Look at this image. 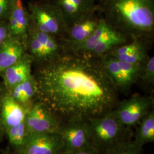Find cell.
Here are the masks:
<instances>
[{"label": "cell", "instance_id": "cell-1", "mask_svg": "<svg viewBox=\"0 0 154 154\" xmlns=\"http://www.w3.org/2000/svg\"><path fill=\"white\" fill-rule=\"evenodd\" d=\"M33 65L37 99L63 124L104 116L119 103L99 57L63 50L54 60Z\"/></svg>", "mask_w": 154, "mask_h": 154}, {"label": "cell", "instance_id": "cell-2", "mask_svg": "<svg viewBox=\"0 0 154 154\" xmlns=\"http://www.w3.org/2000/svg\"><path fill=\"white\" fill-rule=\"evenodd\" d=\"M97 11L111 26L131 39L152 42L154 0H97Z\"/></svg>", "mask_w": 154, "mask_h": 154}, {"label": "cell", "instance_id": "cell-3", "mask_svg": "<svg viewBox=\"0 0 154 154\" xmlns=\"http://www.w3.org/2000/svg\"><path fill=\"white\" fill-rule=\"evenodd\" d=\"M88 122L93 148L100 154L130 141V129L123 126L113 110L104 116L89 118Z\"/></svg>", "mask_w": 154, "mask_h": 154}, {"label": "cell", "instance_id": "cell-4", "mask_svg": "<svg viewBox=\"0 0 154 154\" xmlns=\"http://www.w3.org/2000/svg\"><path fill=\"white\" fill-rule=\"evenodd\" d=\"M26 8L33 28L59 40L64 38L67 26L57 6L49 0H35L29 2Z\"/></svg>", "mask_w": 154, "mask_h": 154}, {"label": "cell", "instance_id": "cell-5", "mask_svg": "<svg viewBox=\"0 0 154 154\" xmlns=\"http://www.w3.org/2000/svg\"><path fill=\"white\" fill-rule=\"evenodd\" d=\"M105 70L118 91L128 92L137 82L142 63H130L121 61L109 54L99 57Z\"/></svg>", "mask_w": 154, "mask_h": 154}, {"label": "cell", "instance_id": "cell-6", "mask_svg": "<svg viewBox=\"0 0 154 154\" xmlns=\"http://www.w3.org/2000/svg\"><path fill=\"white\" fill-rule=\"evenodd\" d=\"M26 136L59 133L63 123L42 102L37 100L28 109L25 119Z\"/></svg>", "mask_w": 154, "mask_h": 154}, {"label": "cell", "instance_id": "cell-7", "mask_svg": "<svg viewBox=\"0 0 154 154\" xmlns=\"http://www.w3.org/2000/svg\"><path fill=\"white\" fill-rule=\"evenodd\" d=\"M154 98L152 95H133L129 99L119 102L113 110L116 118L123 126L131 128L138 123L153 109Z\"/></svg>", "mask_w": 154, "mask_h": 154}, {"label": "cell", "instance_id": "cell-8", "mask_svg": "<svg viewBox=\"0 0 154 154\" xmlns=\"http://www.w3.org/2000/svg\"><path fill=\"white\" fill-rule=\"evenodd\" d=\"M59 133L63 140V151H75L93 147L87 120L67 122L63 125Z\"/></svg>", "mask_w": 154, "mask_h": 154}, {"label": "cell", "instance_id": "cell-9", "mask_svg": "<svg viewBox=\"0 0 154 154\" xmlns=\"http://www.w3.org/2000/svg\"><path fill=\"white\" fill-rule=\"evenodd\" d=\"M63 143L60 133H45L26 136L19 154H61Z\"/></svg>", "mask_w": 154, "mask_h": 154}, {"label": "cell", "instance_id": "cell-10", "mask_svg": "<svg viewBox=\"0 0 154 154\" xmlns=\"http://www.w3.org/2000/svg\"><path fill=\"white\" fill-rule=\"evenodd\" d=\"M102 16L94 11L67 27L64 38L60 39L63 50L78 44L88 38L98 27Z\"/></svg>", "mask_w": 154, "mask_h": 154}, {"label": "cell", "instance_id": "cell-11", "mask_svg": "<svg viewBox=\"0 0 154 154\" xmlns=\"http://www.w3.org/2000/svg\"><path fill=\"white\" fill-rule=\"evenodd\" d=\"M8 22L11 38L26 46L30 20L27 8L23 5L22 0H11Z\"/></svg>", "mask_w": 154, "mask_h": 154}, {"label": "cell", "instance_id": "cell-12", "mask_svg": "<svg viewBox=\"0 0 154 154\" xmlns=\"http://www.w3.org/2000/svg\"><path fill=\"white\" fill-rule=\"evenodd\" d=\"M61 11L67 27L97 11V0H49Z\"/></svg>", "mask_w": 154, "mask_h": 154}, {"label": "cell", "instance_id": "cell-13", "mask_svg": "<svg viewBox=\"0 0 154 154\" xmlns=\"http://www.w3.org/2000/svg\"><path fill=\"white\" fill-rule=\"evenodd\" d=\"M151 44L143 39H131L126 44L116 47L107 54L128 63H143L149 57V48Z\"/></svg>", "mask_w": 154, "mask_h": 154}, {"label": "cell", "instance_id": "cell-14", "mask_svg": "<svg viewBox=\"0 0 154 154\" xmlns=\"http://www.w3.org/2000/svg\"><path fill=\"white\" fill-rule=\"evenodd\" d=\"M33 66V58L27 53L20 61L2 72L0 77L3 79L2 83L6 90L9 91L18 84L31 77Z\"/></svg>", "mask_w": 154, "mask_h": 154}, {"label": "cell", "instance_id": "cell-15", "mask_svg": "<svg viewBox=\"0 0 154 154\" xmlns=\"http://www.w3.org/2000/svg\"><path fill=\"white\" fill-rule=\"evenodd\" d=\"M28 109L19 104L6 92L2 100L1 119L6 130L25 121Z\"/></svg>", "mask_w": 154, "mask_h": 154}, {"label": "cell", "instance_id": "cell-16", "mask_svg": "<svg viewBox=\"0 0 154 154\" xmlns=\"http://www.w3.org/2000/svg\"><path fill=\"white\" fill-rule=\"evenodd\" d=\"M27 53L26 46L10 37L0 46V74Z\"/></svg>", "mask_w": 154, "mask_h": 154}, {"label": "cell", "instance_id": "cell-17", "mask_svg": "<svg viewBox=\"0 0 154 154\" xmlns=\"http://www.w3.org/2000/svg\"><path fill=\"white\" fill-rule=\"evenodd\" d=\"M8 92L17 102L29 109L37 100V88L33 73L28 79L18 84Z\"/></svg>", "mask_w": 154, "mask_h": 154}, {"label": "cell", "instance_id": "cell-18", "mask_svg": "<svg viewBox=\"0 0 154 154\" xmlns=\"http://www.w3.org/2000/svg\"><path fill=\"white\" fill-rule=\"evenodd\" d=\"M136 128L132 143L143 147V146L154 142V110H151L135 127Z\"/></svg>", "mask_w": 154, "mask_h": 154}, {"label": "cell", "instance_id": "cell-19", "mask_svg": "<svg viewBox=\"0 0 154 154\" xmlns=\"http://www.w3.org/2000/svg\"><path fill=\"white\" fill-rule=\"evenodd\" d=\"M30 28L44 48L48 61H52L58 57L63 52L60 41L49 34L40 32L30 25Z\"/></svg>", "mask_w": 154, "mask_h": 154}, {"label": "cell", "instance_id": "cell-20", "mask_svg": "<svg viewBox=\"0 0 154 154\" xmlns=\"http://www.w3.org/2000/svg\"><path fill=\"white\" fill-rule=\"evenodd\" d=\"M26 48L28 54L33 58V64H40L48 61L44 46L30 28H29Z\"/></svg>", "mask_w": 154, "mask_h": 154}, {"label": "cell", "instance_id": "cell-21", "mask_svg": "<svg viewBox=\"0 0 154 154\" xmlns=\"http://www.w3.org/2000/svg\"><path fill=\"white\" fill-rule=\"evenodd\" d=\"M6 134L8 137L10 144L18 151L22 147L26 138L25 121L7 129Z\"/></svg>", "mask_w": 154, "mask_h": 154}, {"label": "cell", "instance_id": "cell-22", "mask_svg": "<svg viewBox=\"0 0 154 154\" xmlns=\"http://www.w3.org/2000/svg\"><path fill=\"white\" fill-rule=\"evenodd\" d=\"M139 81L147 86H154V56H149L146 61H144L142 63L140 74L138 81Z\"/></svg>", "mask_w": 154, "mask_h": 154}, {"label": "cell", "instance_id": "cell-23", "mask_svg": "<svg viewBox=\"0 0 154 154\" xmlns=\"http://www.w3.org/2000/svg\"><path fill=\"white\" fill-rule=\"evenodd\" d=\"M103 154H143V147L128 141L110 149Z\"/></svg>", "mask_w": 154, "mask_h": 154}, {"label": "cell", "instance_id": "cell-24", "mask_svg": "<svg viewBox=\"0 0 154 154\" xmlns=\"http://www.w3.org/2000/svg\"><path fill=\"white\" fill-rule=\"evenodd\" d=\"M11 2V0H0V21H8Z\"/></svg>", "mask_w": 154, "mask_h": 154}, {"label": "cell", "instance_id": "cell-25", "mask_svg": "<svg viewBox=\"0 0 154 154\" xmlns=\"http://www.w3.org/2000/svg\"><path fill=\"white\" fill-rule=\"evenodd\" d=\"M7 92L3 83L0 82V143L2 141L4 136L6 134L5 130L3 125L2 119H1V107L4 97Z\"/></svg>", "mask_w": 154, "mask_h": 154}, {"label": "cell", "instance_id": "cell-26", "mask_svg": "<svg viewBox=\"0 0 154 154\" xmlns=\"http://www.w3.org/2000/svg\"><path fill=\"white\" fill-rule=\"evenodd\" d=\"M11 37L8 21H0V46Z\"/></svg>", "mask_w": 154, "mask_h": 154}, {"label": "cell", "instance_id": "cell-27", "mask_svg": "<svg viewBox=\"0 0 154 154\" xmlns=\"http://www.w3.org/2000/svg\"><path fill=\"white\" fill-rule=\"evenodd\" d=\"M61 154H100L93 147H90L88 149H82L75 151H63Z\"/></svg>", "mask_w": 154, "mask_h": 154}, {"label": "cell", "instance_id": "cell-28", "mask_svg": "<svg viewBox=\"0 0 154 154\" xmlns=\"http://www.w3.org/2000/svg\"><path fill=\"white\" fill-rule=\"evenodd\" d=\"M4 154H8V153H4Z\"/></svg>", "mask_w": 154, "mask_h": 154}]
</instances>
